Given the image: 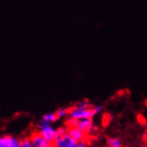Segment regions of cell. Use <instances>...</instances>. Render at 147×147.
Returning a JSON list of instances; mask_svg holds the SVG:
<instances>
[{
    "label": "cell",
    "mask_w": 147,
    "mask_h": 147,
    "mask_svg": "<svg viewBox=\"0 0 147 147\" xmlns=\"http://www.w3.org/2000/svg\"><path fill=\"white\" fill-rule=\"evenodd\" d=\"M21 147H33L30 137H25L21 140Z\"/></svg>",
    "instance_id": "11"
},
{
    "label": "cell",
    "mask_w": 147,
    "mask_h": 147,
    "mask_svg": "<svg viewBox=\"0 0 147 147\" xmlns=\"http://www.w3.org/2000/svg\"><path fill=\"white\" fill-rule=\"evenodd\" d=\"M74 147H89V144L88 143V140H85V141L77 142V144Z\"/></svg>",
    "instance_id": "12"
},
{
    "label": "cell",
    "mask_w": 147,
    "mask_h": 147,
    "mask_svg": "<svg viewBox=\"0 0 147 147\" xmlns=\"http://www.w3.org/2000/svg\"><path fill=\"white\" fill-rule=\"evenodd\" d=\"M68 133L71 136L72 139H74L76 142L85 141L86 140V138H88V134L78 127H68Z\"/></svg>",
    "instance_id": "4"
},
{
    "label": "cell",
    "mask_w": 147,
    "mask_h": 147,
    "mask_svg": "<svg viewBox=\"0 0 147 147\" xmlns=\"http://www.w3.org/2000/svg\"><path fill=\"white\" fill-rule=\"evenodd\" d=\"M10 136H4L0 138V147H9Z\"/></svg>",
    "instance_id": "10"
},
{
    "label": "cell",
    "mask_w": 147,
    "mask_h": 147,
    "mask_svg": "<svg viewBox=\"0 0 147 147\" xmlns=\"http://www.w3.org/2000/svg\"><path fill=\"white\" fill-rule=\"evenodd\" d=\"M59 119L56 112H51V113H47V114H44L42 117V120H44L46 122H48V123H54L55 121Z\"/></svg>",
    "instance_id": "7"
},
{
    "label": "cell",
    "mask_w": 147,
    "mask_h": 147,
    "mask_svg": "<svg viewBox=\"0 0 147 147\" xmlns=\"http://www.w3.org/2000/svg\"><path fill=\"white\" fill-rule=\"evenodd\" d=\"M77 127L82 129L86 134H90L94 125L92 119H79Z\"/></svg>",
    "instance_id": "5"
},
{
    "label": "cell",
    "mask_w": 147,
    "mask_h": 147,
    "mask_svg": "<svg viewBox=\"0 0 147 147\" xmlns=\"http://www.w3.org/2000/svg\"><path fill=\"white\" fill-rule=\"evenodd\" d=\"M30 137L31 139L33 147H55V143L46 139L38 131L32 133Z\"/></svg>",
    "instance_id": "2"
},
{
    "label": "cell",
    "mask_w": 147,
    "mask_h": 147,
    "mask_svg": "<svg viewBox=\"0 0 147 147\" xmlns=\"http://www.w3.org/2000/svg\"><path fill=\"white\" fill-rule=\"evenodd\" d=\"M9 147H21V140L14 136H10L9 140Z\"/></svg>",
    "instance_id": "8"
},
{
    "label": "cell",
    "mask_w": 147,
    "mask_h": 147,
    "mask_svg": "<svg viewBox=\"0 0 147 147\" xmlns=\"http://www.w3.org/2000/svg\"><path fill=\"white\" fill-rule=\"evenodd\" d=\"M76 144L77 142L72 139L68 132L62 135H58L56 140L55 141V147H74Z\"/></svg>",
    "instance_id": "3"
},
{
    "label": "cell",
    "mask_w": 147,
    "mask_h": 147,
    "mask_svg": "<svg viewBox=\"0 0 147 147\" xmlns=\"http://www.w3.org/2000/svg\"><path fill=\"white\" fill-rule=\"evenodd\" d=\"M121 140L118 137H108L106 140V147H121Z\"/></svg>",
    "instance_id": "6"
},
{
    "label": "cell",
    "mask_w": 147,
    "mask_h": 147,
    "mask_svg": "<svg viewBox=\"0 0 147 147\" xmlns=\"http://www.w3.org/2000/svg\"><path fill=\"white\" fill-rule=\"evenodd\" d=\"M78 121H79V119H77L75 118H71L70 117L65 122V126L67 127H77L78 125Z\"/></svg>",
    "instance_id": "9"
},
{
    "label": "cell",
    "mask_w": 147,
    "mask_h": 147,
    "mask_svg": "<svg viewBox=\"0 0 147 147\" xmlns=\"http://www.w3.org/2000/svg\"><path fill=\"white\" fill-rule=\"evenodd\" d=\"M38 131L50 142L55 143L57 137V129L52 127L51 123L41 120L38 125Z\"/></svg>",
    "instance_id": "1"
}]
</instances>
